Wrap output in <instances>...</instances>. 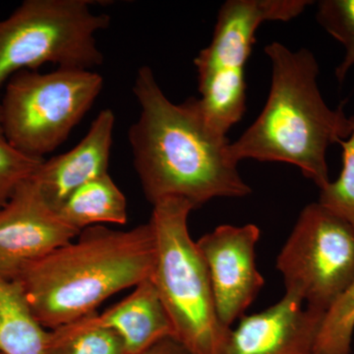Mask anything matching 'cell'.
I'll return each instance as SVG.
<instances>
[{"label":"cell","instance_id":"obj_5","mask_svg":"<svg viewBox=\"0 0 354 354\" xmlns=\"http://www.w3.org/2000/svg\"><path fill=\"white\" fill-rule=\"evenodd\" d=\"M88 0H25L0 20V93L11 77L41 65L92 70L104 62L97 32L111 17Z\"/></svg>","mask_w":354,"mask_h":354},{"label":"cell","instance_id":"obj_12","mask_svg":"<svg viewBox=\"0 0 354 354\" xmlns=\"http://www.w3.org/2000/svg\"><path fill=\"white\" fill-rule=\"evenodd\" d=\"M114 122L113 111L104 109L73 149L39 165L32 180L50 208L57 212L84 184L109 174Z\"/></svg>","mask_w":354,"mask_h":354},{"label":"cell","instance_id":"obj_2","mask_svg":"<svg viewBox=\"0 0 354 354\" xmlns=\"http://www.w3.org/2000/svg\"><path fill=\"white\" fill-rule=\"evenodd\" d=\"M77 237L16 279L44 329L94 313L109 297L152 278L157 246L150 221L129 230L94 225Z\"/></svg>","mask_w":354,"mask_h":354},{"label":"cell","instance_id":"obj_7","mask_svg":"<svg viewBox=\"0 0 354 354\" xmlns=\"http://www.w3.org/2000/svg\"><path fill=\"white\" fill-rule=\"evenodd\" d=\"M104 87L93 70L57 67L48 73L21 71L0 100L7 139L21 152L44 158L64 143Z\"/></svg>","mask_w":354,"mask_h":354},{"label":"cell","instance_id":"obj_1","mask_svg":"<svg viewBox=\"0 0 354 354\" xmlns=\"http://www.w3.org/2000/svg\"><path fill=\"white\" fill-rule=\"evenodd\" d=\"M133 93L140 114L128 139L144 194L153 206L180 198L195 209L215 198L250 194L232 143L209 124L199 100L174 104L148 66L140 67Z\"/></svg>","mask_w":354,"mask_h":354},{"label":"cell","instance_id":"obj_9","mask_svg":"<svg viewBox=\"0 0 354 354\" xmlns=\"http://www.w3.org/2000/svg\"><path fill=\"white\" fill-rule=\"evenodd\" d=\"M260 228L253 223L223 225L196 241L207 266L216 313L225 328L245 315L265 279L256 265Z\"/></svg>","mask_w":354,"mask_h":354},{"label":"cell","instance_id":"obj_14","mask_svg":"<svg viewBox=\"0 0 354 354\" xmlns=\"http://www.w3.org/2000/svg\"><path fill=\"white\" fill-rule=\"evenodd\" d=\"M48 337L19 281L0 277V353L44 354Z\"/></svg>","mask_w":354,"mask_h":354},{"label":"cell","instance_id":"obj_20","mask_svg":"<svg viewBox=\"0 0 354 354\" xmlns=\"http://www.w3.org/2000/svg\"><path fill=\"white\" fill-rule=\"evenodd\" d=\"M44 158L26 155L7 139L0 109V208L13 196L16 190L31 179Z\"/></svg>","mask_w":354,"mask_h":354},{"label":"cell","instance_id":"obj_10","mask_svg":"<svg viewBox=\"0 0 354 354\" xmlns=\"http://www.w3.org/2000/svg\"><path fill=\"white\" fill-rule=\"evenodd\" d=\"M80 232L48 206L29 179L0 208V277L17 279L28 266L73 241Z\"/></svg>","mask_w":354,"mask_h":354},{"label":"cell","instance_id":"obj_19","mask_svg":"<svg viewBox=\"0 0 354 354\" xmlns=\"http://www.w3.org/2000/svg\"><path fill=\"white\" fill-rule=\"evenodd\" d=\"M342 149V169L337 180L323 187L319 203L353 228L354 230V128L348 139L339 142Z\"/></svg>","mask_w":354,"mask_h":354},{"label":"cell","instance_id":"obj_18","mask_svg":"<svg viewBox=\"0 0 354 354\" xmlns=\"http://www.w3.org/2000/svg\"><path fill=\"white\" fill-rule=\"evenodd\" d=\"M316 18L346 50L344 60L335 69V77L342 83L354 65V0H323L319 2Z\"/></svg>","mask_w":354,"mask_h":354},{"label":"cell","instance_id":"obj_13","mask_svg":"<svg viewBox=\"0 0 354 354\" xmlns=\"http://www.w3.org/2000/svg\"><path fill=\"white\" fill-rule=\"evenodd\" d=\"M88 316L93 323L115 330L122 337L127 354H141L158 342L174 339L171 320L151 279L135 286L129 297L104 313L94 312Z\"/></svg>","mask_w":354,"mask_h":354},{"label":"cell","instance_id":"obj_22","mask_svg":"<svg viewBox=\"0 0 354 354\" xmlns=\"http://www.w3.org/2000/svg\"><path fill=\"white\" fill-rule=\"evenodd\" d=\"M0 354H1V353H0Z\"/></svg>","mask_w":354,"mask_h":354},{"label":"cell","instance_id":"obj_17","mask_svg":"<svg viewBox=\"0 0 354 354\" xmlns=\"http://www.w3.org/2000/svg\"><path fill=\"white\" fill-rule=\"evenodd\" d=\"M354 334V281L324 315L315 354H351Z\"/></svg>","mask_w":354,"mask_h":354},{"label":"cell","instance_id":"obj_21","mask_svg":"<svg viewBox=\"0 0 354 354\" xmlns=\"http://www.w3.org/2000/svg\"><path fill=\"white\" fill-rule=\"evenodd\" d=\"M141 354H189L185 348L179 344L174 337H169L164 341L158 342L157 344L144 351Z\"/></svg>","mask_w":354,"mask_h":354},{"label":"cell","instance_id":"obj_8","mask_svg":"<svg viewBox=\"0 0 354 354\" xmlns=\"http://www.w3.org/2000/svg\"><path fill=\"white\" fill-rule=\"evenodd\" d=\"M286 293L326 313L354 281L353 228L319 202L307 205L279 253Z\"/></svg>","mask_w":354,"mask_h":354},{"label":"cell","instance_id":"obj_6","mask_svg":"<svg viewBox=\"0 0 354 354\" xmlns=\"http://www.w3.org/2000/svg\"><path fill=\"white\" fill-rule=\"evenodd\" d=\"M308 0H228L221 6L211 43L194 59L200 106L216 131L227 135L246 111L245 68L265 22H288Z\"/></svg>","mask_w":354,"mask_h":354},{"label":"cell","instance_id":"obj_3","mask_svg":"<svg viewBox=\"0 0 354 354\" xmlns=\"http://www.w3.org/2000/svg\"><path fill=\"white\" fill-rule=\"evenodd\" d=\"M272 83L264 109L230 150L246 158L295 165L320 189L330 183L328 148L353 134L354 116L344 106L329 108L318 86L319 65L308 50L293 51L279 41L268 44Z\"/></svg>","mask_w":354,"mask_h":354},{"label":"cell","instance_id":"obj_15","mask_svg":"<svg viewBox=\"0 0 354 354\" xmlns=\"http://www.w3.org/2000/svg\"><path fill=\"white\" fill-rule=\"evenodd\" d=\"M70 227L82 232L102 223H127V201L109 174L84 184L57 211Z\"/></svg>","mask_w":354,"mask_h":354},{"label":"cell","instance_id":"obj_16","mask_svg":"<svg viewBox=\"0 0 354 354\" xmlns=\"http://www.w3.org/2000/svg\"><path fill=\"white\" fill-rule=\"evenodd\" d=\"M88 315L48 330L44 354H127L122 337Z\"/></svg>","mask_w":354,"mask_h":354},{"label":"cell","instance_id":"obj_11","mask_svg":"<svg viewBox=\"0 0 354 354\" xmlns=\"http://www.w3.org/2000/svg\"><path fill=\"white\" fill-rule=\"evenodd\" d=\"M324 315L285 293L269 308L242 316L218 354H315Z\"/></svg>","mask_w":354,"mask_h":354},{"label":"cell","instance_id":"obj_4","mask_svg":"<svg viewBox=\"0 0 354 354\" xmlns=\"http://www.w3.org/2000/svg\"><path fill=\"white\" fill-rule=\"evenodd\" d=\"M194 207L180 198L153 205L150 223L157 256L152 279L174 329L189 354H218L230 328L221 324L207 266L191 239L188 216Z\"/></svg>","mask_w":354,"mask_h":354}]
</instances>
